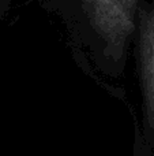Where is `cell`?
I'll return each instance as SVG.
<instances>
[{
  "mask_svg": "<svg viewBox=\"0 0 154 156\" xmlns=\"http://www.w3.org/2000/svg\"><path fill=\"white\" fill-rule=\"evenodd\" d=\"M67 23L78 43L89 49L101 70L119 76L126 49L136 32V19L111 0H46Z\"/></svg>",
  "mask_w": 154,
  "mask_h": 156,
  "instance_id": "1",
  "label": "cell"
},
{
  "mask_svg": "<svg viewBox=\"0 0 154 156\" xmlns=\"http://www.w3.org/2000/svg\"><path fill=\"white\" fill-rule=\"evenodd\" d=\"M11 8V2L10 0H0V21L8 14Z\"/></svg>",
  "mask_w": 154,
  "mask_h": 156,
  "instance_id": "4",
  "label": "cell"
},
{
  "mask_svg": "<svg viewBox=\"0 0 154 156\" xmlns=\"http://www.w3.org/2000/svg\"><path fill=\"white\" fill-rule=\"evenodd\" d=\"M111 2L116 3L117 5L123 8L128 15H131L132 18L136 19V15H138V10H139V5L142 4L143 0H111Z\"/></svg>",
  "mask_w": 154,
  "mask_h": 156,
  "instance_id": "3",
  "label": "cell"
},
{
  "mask_svg": "<svg viewBox=\"0 0 154 156\" xmlns=\"http://www.w3.org/2000/svg\"><path fill=\"white\" fill-rule=\"evenodd\" d=\"M136 67L142 93V125L135 156L154 154V0L142 2L136 15Z\"/></svg>",
  "mask_w": 154,
  "mask_h": 156,
  "instance_id": "2",
  "label": "cell"
}]
</instances>
